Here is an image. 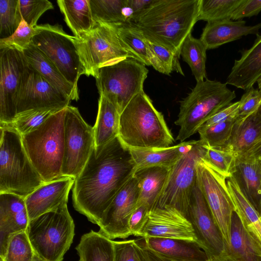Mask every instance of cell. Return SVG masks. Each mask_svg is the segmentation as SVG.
<instances>
[{
	"label": "cell",
	"instance_id": "obj_45",
	"mask_svg": "<svg viewBox=\"0 0 261 261\" xmlns=\"http://www.w3.org/2000/svg\"><path fill=\"white\" fill-rule=\"evenodd\" d=\"M19 6L22 18L32 27L37 25L44 13L54 9L52 3L47 0H19Z\"/></svg>",
	"mask_w": 261,
	"mask_h": 261
},
{
	"label": "cell",
	"instance_id": "obj_3",
	"mask_svg": "<svg viewBox=\"0 0 261 261\" xmlns=\"http://www.w3.org/2000/svg\"><path fill=\"white\" fill-rule=\"evenodd\" d=\"M118 137L129 149L165 148L174 142L163 115L144 92L134 96L120 115Z\"/></svg>",
	"mask_w": 261,
	"mask_h": 261
},
{
	"label": "cell",
	"instance_id": "obj_49",
	"mask_svg": "<svg viewBox=\"0 0 261 261\" xmlns=\"http://www.w3.org/2000/svg\"><path fill=\"white\" fill-rule=\"evenodd\" d=\"M239 105V101L230 103L208 119L199 128H205L226 121L236 120L238 117Z\"/></svg>",
	"mask_w": 261,
	"mask_h": 261
},
{
	"label": "cell",
	"instance_id": "obj_14",
	"mask_svg": "<svg viewBox=\"0 0 261 261\" xmlns=\"http://www.w3.org/2000/svg\"><path fill=\"white\" fill-rule=\"evenodd\" d=\"M70 101L27 62L17 97V114L33 110L60 111Z\"/></svg>",
	"mask_w": 261,
	"mask_h": 261
},
{
	"label": "cell",
	"instance_id": "obj_20",
	"mask_svg": "<svg viewBox=\"0 0 261 261\" xmlns=\"http://www.w3.org/2000/svg\"><path fill=\"white\" fill-rule=\"evenodd\" d=\"M30 222L25 198L9 193H0V258L10 237L26 231Z\"/></svg>",
	"mask_w": 261,
	"mask_h": 261
},
{
	"label": "cell",
	"instance_id": "obj_15",
	"mask_svg": "<svg viewBox=\"0 0 261 261\" xmlns=\"http://www.w3.org/2000/svg\"><path fill=\"white\" fill-rule=\"evenodd\" d=\"M0 50V124H10L17 115V97L27 62L21 51Z\"/></svg>",
	"mask_w": 261,
	"mask_h": 261
},
{
	"label": "cell",
	"instance_id": "obj_32",
	"mask_svg": "<svg viewBox=\"0 0 261 261\" xmlns=\"http://www.w3.org/2000/svg\"><path fill=\"white\" fill-rule=\"evenodd\" d=\"M261 138V114L257 112L236 120L227 146L237 156Z\"/></svg>",
	"mask_w": 261,
	"mask_h": 261
},
{
	"label": "cell",
	"instance_id": "obj_50",
	"mask_svg": "<svg viewBox=\"0 0 261 261\" xmlns=\"http://www.w3.org/2000/svg\"><path fill=\"white\" fill-rule=\"evenodd\" d=\"M261 11V0H243L233 12L231 20H240L244 18L256 16Z\"/></svg>",
	"mask_w": 261,
	"mask_h": 261
},
{
	"label": "cell",
	"instance_id": "obj_54",
	"mask_svg": "<svg viewBox=\"0 0 261 261\" xmlns=\"http://www.w3.org/2000/svg\"><path fill=\"white\" fill-rule=\"evenodd\" d=\"M210 261H237L226 253L217 257L211 258Z\"/></svg>",
	"mask_w": 261,
	"mask_h": 261
},
{
	"label": "cell",
	"instance_id": "obj_48",
	"mask_svg": "<svg viewBox=\"0 0 261 261\" xmlns=\"http://www.w3.org/2000/svg\"><path fill=\"white\" fill-rule=\"evenodd\" d=\"M150 210L145 205H141L133 212L128 222L132 236L140 237L143 228L147 222Z\"/></svg>",
	"mask_w": 261,
	"mask_h": 261
},
{
	"label": "cell",
	"instance_id": "obj_24",
	"mask_svg": "<svg viewBox=\"0 0 261 261\" xmlns=\"http://www.w3.org/2000/svg\"><path fill=\"white\" fill-rule=\"evenodd\" d=\"M27 62L40 73L51 85L71 100L79 99L78 88L70 84L57 66L32 43L22 51Z\"/></svg>",
	"mask_w": 261,
	"mask_h": 261
},
{
	"label": "cell",
	"instance_id": "obj_13",
	"mask_svg": "<svg viewBox=\"0 0 261 261\" xmlns=\"http://www.w3.org/2000/svg\"><path fill=\"white\" fill-rule=\"evenodd\" d=\"M196 180L226 249L229 244L231 217L234 211L226 178L202 160L197 166Z\"/></svg>",
	"mask_w": 261,
	"mask_h": 261
},
{
	"label": "cell",
	"instance_id": "obj_27",
	"mask_svg": "<svg viewBox=\"0 0 261 261\" xmlns=\"http://www.w3.org/2000/svg\"><path fill=\"white\" fill-rule=\"evenodd\" d=\"M119 120L120 114L116 106L105 96L99 95L93 126L95 153H98L107 144L118 137Z\"/></svg>",
	"mask_w": 261,
	"mask_h": 261
},
{
	"label": "cell",
	"instance_id": "obj_30",
	"mask_svg": "<svg viewBox=\"0 0 261 261\" xmlns=\"http://www.w3.org/2000/svg\"><path fill=\"white\" fill-rule=\"evenodd\" d=\"M234 175L245 196L259 213L261 211V163L237 159Z\"/></svg>",
	"mask_w": 261,
	"mask_h": 261
},
{
	"label": "cell",
	"instance_id": "obj_4",
	"mask_svg": "<svg viewBox=\"0 0 261 261\" xmlns=\"http://www.w3.org/2000/svg\"><path fill=\"white\" fill-rule=\"evenodd\" d=\"M0 193L23 198L44 181L24 149L21 135L13 127L0 124Z\"/></svg>",
	"mask_w": 261,
	"mask_h": 261
},
{
	"label": "cell",
	"instance_id": "obj_57",
	"mask_svg": "<svg viewBox=\"0 0 261 261\" xmlns=\"http://www.w3.org/2000/svg\"><path fill=\"white\" fill-rule=\"evenodd\" d=\"M260 218H261V211H260Z\"/></svg>",
	"mask_w": 261,
	"mask_h": 261
},
{
	"label": "cell",
	"instance_id": "obj_43",
	"mask_svg": "<svg viewBox=\"0 0 261 261\" xmlns=\"http://www.w3.org/2000/svg\"><path fill=\"white\" fill-rule=\"evenodd\" d=\"M58 111L46 109L28 111L17 114L11 124L5 125L14 127L21 135H24L35 130Z\"/></svg>",
	"mask_w": 261,
	"mask_h": 261
},
{
	"label": "cell",
	"instance_id": "obj_37",
	"mask_svg": "<svg viewBox=\"0 0 261 261\" xmlns=\"http://www.w3.org/2000/svg\"><path fill=\"white\" fill-rule=\"evenodd\" d=\"M206 147L202 161L226 179L233 176L237 171L236 155L226 146Z\"/></svg>",
	"mask_w": 261,
	"mask_h": 261
},
{
	"label": "cell",
	"instance_id": "obj_36",
	"mask_svg": "<svg viewBox=\"0 0 261 261\" xmlns=\"http://www.w3.org/2000/svg\"><path fill=\"white\" fill-rule=\"evenodd\" d=\"M207 48L202 40L189 34L183 41L180 56L190 66L197 82L206 79L205 63Z\"/></svg>",
	"mask_w": 261,
	"mask_h": 261
},
{
	"label": "cell",
	"instance_id": "obj_31",
	"mask_svg": "<svg viewBox=\"0 0 261 261\" xmlns=\"http://www.w3.org/2000/svg\"><path fill=\"white\" fill-rule=\"evenodd\" d=\"M64 20L78 37L92 29L95 25L89 0H58Z\"/></svg>",
	"mask_w": 261,
	"mask_h": 261
},
{
	"label": "cell",
	"instance_id": "obj_39",
	"mask_svg": "<svg viewBox=\"0 0 261 261\" xmlns=\"http://www.w3.org/2000/svg\"><path fill=\"white\" fill-rule=\"evenodd\" d=\"M148 55L151 66L158 72L169 75L176 71L184 75L178 59L173 52L146 39Z\"/></svg>",
	"mask_w": 261,
	"mask_h": 261
},
{
	"label": "cell",
	"instance_id": "obj_2",
	"mask_svg": "<svg viewBox=\"0 0 261 261\" xmlns=\"http://www.w3.org/2000/svg\"><path fill=\"white\" fill-rule=\"evenodd\" d=\"M200 0H155L134 23L146 39L179 59L181 44L199 14Z\"/></svg>",
	"mask_w": 261,
	"mask_h": 261
},
{
	"label": "cell",
	"instance_id": "obj_34",
	"mask_svg": "<svg viewBox=\"0 0 261 261\" xmlns=\"http://www.w3.org/2000/svg\"><path fill=\"white\" fill-rule=\"evenodd\" d=\"M112 24L120 44L131 57L146 66H151L146 39L138 28L129 21Z\"/></svg>",
	"mask_w": 261,
	"mask_h": 261
},
{
	"label": "cell",
	"instance_id": "obj_40",
	"mask_svg": "<svg viewBox=\"0 0 261 261\" xmlns=\"http://www.w3.org/2000/svg\"><path fill=\"white\" fill-rule=\"evenodd\" d=\"M0 261H42L35 254L26 231L12 234Z\"/></svg>",
	"mask_w": 261,
	"mask_h": 261
},
{
	"label": "cell",
	"instance_id": "obj_9",
	"mask_svg": "<svg viewBox=\"0 0 261 261\" xmlns=\"http://www.w3.org/2000/svg\"><path fill=\"white\" fill-rule=\"evenodd\" d=\"M148 73L146 65L130 57L102 67L95 77L99 95L113 103L120 115L134 96L144 92Z\"/></svg>",
	"mask_w": 261,
	"mask_h": 261
},
{
	"label": "cell",
	"instance_id": "obj_51",
	"mask_svg": "<svg viewBox=\"0 0 261 261\" xmlns=\"http://www.w3.org/2000/svg\"><path fill=\"white\" fill-rule=\"evenodd\" d=\"M134 245L140 261H175L148 248L143 238L135 239Z\"/></svg>",
	"mask_w": 261,
	"mask_h": 261
},
{
	"label": "cell",
	"instance_id": "obj_47",
	"mask_svg": "<svg viewBox=\"0 0 261 261\" xmlns=\"http://www.w3.org/2000/svg\"><path fill=\"white\" fill-rule=\"evenodd\" d=\"M134 240L113 241L114 261H140L134 245Z\"/></svg>",
	"mask_w": 261,
	"mask_h": 261
},
{
	"label": "cell",
	"instance_id": "obj_41",
	"mask_svg": "<svg viewBox=\"0 0 261 261\" xmlns=\"http://www.w3.org/2000/svg\"><path fill=\"white\" fill-rule=\"evenodd\" d=\"M22 19L19 0L0 1L1 39L11 36L19 27Z\"/></svg>",
	"mask_w": 261,
	"mask_h": 261
},
{
	"label": "cell",
	"instance_id": "obj_33",
	"mask_svg": "<svg viewBox=\"0 0 261 261\" xmlns=\"http://www.w3.org/2000/svg\"><path fill=\"white\" fill-rule=\"evenodd\" d=\"M80 261H114L113 240L99 231L91 230L83 234L76 247Z\"/></svg>",
	"mask_w": 261,
	"mask_h": 261
},
{
	"label": "cell",
	"instance_id": "obj_17",
	"mask_svg": "<svg viewBox=\"0 0 261 261\" xmlns=\"http://www.w3.org/2000/svg\"><path fill=\"white\" fill-rule=\"evenodd\" d=\"M186 218L191 223L198 244L211 258L226 253L222 234L197 183L193 188Z\"/></svg>",
	"mask_w": 261,
	"mask_h": 261
},
{
	"label": "cell",
	"instance_id": "obj_56",
	"mask_svg": "<svg viewBox=\"0 0 261 261\" xmlns=\"http://www.w3.org/2000/svg\"><path fill=\"white\" fill-rule=\"evenodd\" d=\"M257 112L261 114V104H260V106H259V108L258 109Z\"/></svg>",
	"mask_w": 261,
	"mask_h": 261
},
{
	"label": "cell",
	"instance_id": "obj_52",
	"mask_svg": "<svg viewBox=\"0 0 261 261\" xmlns=\"http://www.w3.org/2000/svg\"><path fill=\"white\" fill-rule=\"evenodd\" d=\"M155 0H127V6L132 12L129 22H134Z\"/></svg>",
	"mask_w": 261,
	"mask_h": 261
},
{
	"label": "cell",
	"instance_id": "obj_44",
	"mask_svg": "<svg viewBox=\"0 0 261 261\" xmlns=\"http://www.w3.org/2000/svg\"><path fill=\"white\" fill-rule=\"evenodd\" d=\"M36 31L22 18L16 31L10 37L0 39V49L12 48L22 52L32 43Z\"/></svg>",
	"mask_w": 261,
	"mask_h": 261
},
{
	"label": "cell",
	"instance_id": "obj_35",
	"mask_svg": "<svg viewBox=\"0 0 261 261\" xmlns=\"http://www.w3.org/2000/svg\"><path fill=\"white\" fill-rule=\"evenodd\" d=\"M95 22L115 23L129 21L132 12L127 0H89Z\"/></svg>",
	"mask_w": 261,
	"mask_h": 261
},
{
	"label": "cell",
	"instance_id": "obj_8",
	"mask_svg": "<svg viewBox=\"0 0 261 261\" xmlns=\"http://www.w3.org/2000/svg\"><path fill=\"white\" fill-rule=\"evenodd\" d=\"M73 41L87 76L95 77L100 68L132 58L120 44L112 23L96 22L90 31L73 36Z\"/></svg>",
	"mask_w": 261,
	"mask_h": 261
},
{
	"label": "cell",
	"instance_id": "obj_29",
	"mask_svg": "<svg viewBox=\"0 0 261 261\" xmlns=\"http://www.w3.org/2000/svg\"><path fill=\"white\" fill-rule=\"evenodd\" d=\"M226 253L237 261H261V248L245 229L234 211L232 215L230 242Z\"/></svg>",
	"mask_w": 261,
	"mask_h": 261
},
{
	"label": "cell",
	"instance_id": "obj_58",
	"mask_svg": "<svg viewBox=\"0 0 261 261\" xmlns=\"http://www.w3.org/2000/svg\"><path fill=\"white\" fill-rule=\"evenodd\" d=\"M260 205H261V203H260Z\"/></svg>",
	"mask_w": 261,
	"mask_h": 261
},
{
	"label": "cell",
	"instance_id": "obj_46",
	"mask_svg": "<svg viewBox=\"0 0 261 261\" xmlns=\"http://www.w3.org/2000/svg\"><path fill=\"white\" fill-rule=\"evenodd\" d=\"M239 102L236 120L243 119L258 111L261 104V93L258 89L252 87L245 91Z\"/></svg>",
	"mask_w": 261,
	"mask_h": 261
},
{
	"label": "cell",
	"instance_id": "obj_11",
	"mask_svg": "<svg viewBox=\"0 0 261 261\" xmlns=\"http://www.w3.org/2000/svg\"><path fill=\"white\" fill-rule=\"evenodd\" d=\"M32 43L57 66L66 79L78 88V81L85 70L75 47L73 36L67 34L62 27L46 23L37 25Z\"/></svg>",
	"mask_w": 261,
	"mask_h": 261
},
{
	"label": "cell",
	"instance_id": "obj_38",
	"mask_svg": "<svg viewBox=\"0 0 261 261\" xmlns=\"http://www.w3.org/2000/svg\"><path fill=\"white\" fill-rule=\"evenodd\" d=\"M243 0H200L197 20L208 22L231 19Z\"/></svg>",
	"mask_w": 261,
	"mask_h": 261
},
{
	"label": "cell",
	"instance_id": "obj_10",
	"mask_svg": "<svg viewBox=\"0 0 261 261\" xmlns=\"http://www.w3.org/2000/svg\"><path fill=\"white\" fill-rule=\"evenodd\" d=\"M207 145L202 141L197 140L170 168L165 184L154 207H173L186 217L196 182L197 166L204 158Z\"/></svg>",
	"mask_w": 261,
	"mask_h": 261
},
{
	"label": "cell",
	"instance_id": "obj_22",
	"mask_svg": "<svg viewBox=\"0 0 261 261\" xmlns=\"http://www.w3.org/2000/svg\"><path fill=\"white\" fill-rule=\"evenodd\" d=\"M260 29L261 22L254 25H246V21L243 20L208 22L200 39L207 49H214L244 36L257 35Z\"/></svg>",
	"mask_w": 261,
	"mask_h": 261
},
{
	"label": "cell",
	"instance_id": "obj_26",
	"mask_svg": "<svg viewBox=\"0 0 261 261\" xmlns=\"http://www.w3.org/2000/svg\"><path fill=\"white\" fill-rule=\"evenodd\" d=\"M226 184L234 211L245 229L261 248V218L259 213L245 196L234 175L227 178Z\"/></svg>",
	"mask_w": 261,
	"mask_h": 261
},
{
	"label": "cell",
	"instance_id": "obj_6",
	"mask_svg": "<svg viewBox=\"0 0 261 261\" xmlns=\"http://www.w3.org/2000/svg\"><path fill=\"white\" fill-rule=\"evenodd\" d=\"M226 83L205 79L197 82L188 95L180 102L174 123L179 127L176 140L181 142L197 132L199 128L236 98L234 91Z\"/></svg>",
	"mask_w": 261,
	"mask_h": 261
},
{
	"label": "cell",
	"instance_id": "obj_18",
	"mask_svg": "<svg viewBox=\"0 0 261 261\" xmlns=\"http://www.w3.org/2000/svg\"><path fill=\"white\" fill-rule=\"evenodd\" d=\"M145 237L181 239L198 243L190 222L178 210L169 206L154 207L150 211L141 236V238Z\"/></svg>",
	"mask_w": 261,
	"mask_h": 261
},
{
	"label": "cell",
	"instance_id": "obj_5",
	"mask_svg": "<svg viewBox=\"0 0 261 261\" xmlns=\"http://www.w3.org/2000/svg\"><path fill=\"white\" fill-rule=\"evenodd\" d=\"M65 109L51 115L35 130L21 135L24 149L44 182L63 177Z\"/></svg>",
	"mask_w": 261,
	"mask_h": 261
},
{
	"label": "cell",
	"instance_id": "obj_19",
	"mask_svg": "<svg viewBox=\"0 0 261 261\" xmlns=\"http://www.w3.org/2000/svg\"><path fill=\"white\" fill-rule=\"evenodd\" d=\"M75 178L63 176L44 182L25 198L30 221L67 205Z\"/></svg>",
	"mask_w": 261,
	"mask_h": 261
},
{
	"label": "cell",
	"instance_id": "obj_55",
	"mask_svg": "<svg viewBox=\"0 0 261 261\" xmlns=\"http://www.w3.org/2000/svg\"><path fill=\"white\" fill-rule=\"evenodd\" d=\"M258 87V90L261 93V78L257 82Z\"/></svg>",
	"mask_w": 261,
	"mask_h": 261
},
{
	"label": "cell",
	"instance_id": "obj_16",
	"mask_svg": "<svg viewBox=\"0 0 261 261\" xmlns=\"http://www.w3.org/2000/svg\"><path fill=\"white\" fill-rule=\"evenodd\" d=\"M139 193V182L134 175L104 212L97 224L100 233L112 240L125 239L132 236L128 222L136 208Z\"/></svg>",
	"mask_w": 261,
	"mask_h": 261
},
{
	"label": "cell",
	"instance_id": "obj_42",
	"mask_svg": "<svg viewBox=\"0 0 261 261\" xmlns=\"http://www.w3.org/2000/svg\"><path fill=\"white\" fill-rule=\"evenodd\" d=\"M235 121H226L205 128H199L197 132L200 140L211 147L226 146L231 136Z\"/></svg>",
	"mask_w": 261,
	"mask_h": 261
},
{
	"label": "cell",
	"instance_id": "obj_1",
	"mask_svg": "<svg viewBox=\"0 0 261 261\" xmlns=\"http://www.w3.org/2000/svg\"><path fill=\"white\" fill-rule=\"evenodd\" d=\"M136 170L129 148L118 137L98 153H95L94 148L75 178L72 190L74 208L97 225L116 195Z\"/></svg>",
	"mask_w": 261,
	"mask_h": 261
},
{
	"label": "cell",
	"instance_id": "obj_25",
	"mask_svg": "<svg viewBox=\"0 0 261 261\" xmlns=\"http://www.w3.org/2000/svg\"><path fill=\"white\" fill-rule=\"evenodd\" d=\"M197 142L184 141L165 148L129 149L137 170L153 166L171 168Z\"/></svg>",
	"mask_w": 261,
	"mask_h": 261
},
{
	"label": "cell",
	"instance_id": "obj_21",
	"mask_svg": "<svg viewBox=\"0 0 261 261\" xmlns=\"http://www.w3.org/2000/svg\"><path fill=\"white\" fill-rule=\"evenodd\" d=\"M256 37L250 48L240 51L241 56L235 60L226 84L246 91L261 78V35Z\"/></svg>",
	"mask_w": 261,
	"mask_h": 261
},
{
	"label": "cell",
	"instance_id": "obj_28",
	"mask_svg": "<svg viewBox=\"0 0 261 261\" xmlns=\"http://www.w3.org/2000/svg\"><path fill=\"white\" fill-rule=\"evenodd\" d=\"M170 168L149 167L136 170L134 176L139 185L136 208L145 205L151 211L156 205L167 180Z\"/></svg>",
	"mask_w": 261,
	"mask_h": 261
},
{
	"label": "cell",
	"instance_id": "obj_7",
	"mask_svg": "<svg viewBox=\"0 0 261 261\" xmlns=\"http://www.w3.org/2000/svg\"><path fill=\"white\" fill-rule=\"evenodd\" d=\"M26 232L41 260L62 261L73 242L74 224L65 205L31 220Z\"/></svg>",
	"mask_w": 261,
	"mask_h": 261
},
{
	"label": "cell",
	"instance_id": "obj_23",
	"mask_svg": "<svg viewBox=\"0 0 261 261\" xmlns=\"http://www.w3.org/2000/svg\"><path fill=\"white\" fill-rule=\"evenodd\" d=\"M150 249L175 261H210L211 258L196 242L160 237L143 238Z\"/></svg>",
	"mask_w": 261,
	"mask_h": 261
},
{
	"label": "cell",
	"instance_id": "obj_53",
	"mask_svg": "<svg viewBox=\"0 0 261 261\" xmlns=\"http://www.w3.org/2000/svg\"><path fill=\"white\" fill-rule=\"evenodd\" d=\"M237 159L255 160L261 163V139L239 155Z\"/></svg>",
	"mask_w": 261,
	"mask_h": 261
},
{
	"label": "cell",
	"instance_id": "obj_12",
	"mask_svg": "<svg viewBox=\"0 0 261 261\" xmlns=\"http://www.w3.org/2000/svg\"><path fill=\"white\" fill-rule=\"evenodd\" d=\"M64 136L62 174L75 178L85 166L95 145L93 127L87 123L76 107L68 106L65 108Z\"/></svg>",
	"mask_w": 261,
	"mask_h": 261
}]
</instances>
